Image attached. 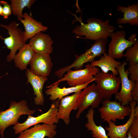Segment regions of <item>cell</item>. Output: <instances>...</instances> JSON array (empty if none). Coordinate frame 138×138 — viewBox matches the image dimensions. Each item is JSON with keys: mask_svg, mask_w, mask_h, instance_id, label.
<instances>
[{"mask_svg": "<svg viewBox=\"0 0 138 138\" xmlns=\"http://www.w3.org/2000/svg\"><path fill=\"white\" fill-rule=\"evenodd\" d=\"M19 25V23L15 21L12 22L8 25L0 24V26L8 31L9 35L4 38L0 36V38L4 40L7 48L10 50L9 54L6 56L7 61L8 62L13 60L17 51L26 44L24 40L23 31L18 27Z\"/></svg>", "mask_w": 138, "mask_h": 138, "instance_id": "obj_6", "label": "cell"}, {"mask_svg": "<svg viewBox=\"0 0 138 138\" xmlns=\"http://www.w3.org/2000/svg\"><path fill=\"white\" fill-rule=\"evenodd\" d=\"M131 95L134 101L138 104V82H135L134 87L132 91Z\"/></svg>", "mask_w": 138, "mask_h": 138, "instance_id": "obj_29", "label": "cell"}, {"mask_svg": "<svg viewBox=\"0 0 138 138\" xmlns=\"http://www.w3.org/2000/svg\"><path fill=\"white\" fill-rule=\"evenodd\" d=\"M29 64L33 73L46 77L49 76L53 65L50 55L35 53Z\"/></svg>", "mask_w": 138, "mask_h": 138, "instance_id": "obj_13", "label": "cell"}, {"mask_svg": "<svg viewBox=\"0 0 138 138\" xmlns=\"http://www.w3.org/2000/svg\"><path fill=\"white\" fill-rule=\"evenodd\" d=\"M35 111V110L29 109L25 100L19 102L11 101L8 109L0 111V134L2 138H4V132L6 129L10 126L16 124L21 116H31Z\"/></svg>", "mask_w": 138, "mask_h": 138, "instance_id": "obj_3", "label": "cell"}, {"mask_svg": "<svg viewBox=\"0 0 138 138\" xmlns=\"http://www.w3.org/2000/svg\"><path fill=\"white\" fill-rule=\"evenodd\" d=\"M53 42L49 34L40 32L30 39L29 44L35 53L50 55L53 51Z\"/></svg>", "mask_w": 138, "mask_h": 138, "instance_id": "obj_16", "label": "cell"}, {"mask_svg": "<svg viewBox=\"0 0 138 138\" xmlns=\"http://www.w3.org/2000/svg\"><path fill=\"white\" fill-rule=\"evenodd\" d=\"M102 105L98 109L101 120L108 123L122 120L125 117L130 116L131 110L130 106H123L116 101L109 99L103 100Z\"/></svg>", "mask_w": 138, "mask_h": 138, "instance_id": "obj_7", "label": "cell"}, {"mask_svg": "<svg viewBox=\"0 0 138 138\" xmlns=\"http://www.w3.org/2000/svg\"><path fill=\"white\" fill-rule=\"evenodd\" d=\"M126 33L123 30L111 33L110 36L111 40L108 45V55L114 59H119L124 56V51L135 42L126 40Z\"/></svg>", "mask_w": 138, "mask_h": 138, "instance_id": "obj_11", "label": "cell"}, {"mask_svg": "<svg viewBox=\"0 0 138 138\" xmlns=\"http://www.w3.org/2000/svg\"><path fill=\"white\" fill-rule=\"evenodd\" d=\"M0 15L3 16V6H2V5L0 3Z\"/></svg>", "mask_w": 138, "mask_h": 138, "instance_id": "obj_32", "label": "cell"}, {"mask_svg": "<svg viewBox=\"0 0 138 138\" xmlns=\"http://www.w3.org/2000/svg\"><path fill=\"white\" fill-rule=\"evenodd\" d=\"M128 6L124 7L120 5L117 6V12L119 13H123V18H118L116 23L121 25V24H130L134 26L138 25V3H134L131 5H128Z\"/></svg>", "mask_w": 138, "mask_h": 138, "instance_id": "obj_20", "label": "cell"}, {"mask_svg": "<svg viewBox=\"0 0 138 138\" xmlns=\"http://www.w3.org/2000/svg\"><path fill=\"white\" fill-rule=\"evenodd\" d=\"M75 19L73 22L78 21L80 23L73 29L72 32L77 36V37L93 40L103 39L107 41V38L116 29L113 25L109 24L110 19L105 21L102 19L93 17L87 20V23H84L82 15L79 17L72 14Z\"/></svg>", "mask_w": 138, "mask_h": 138, "instance_id": "obj_1", "label": "cell"}, {"mask_svg": "<svg viewBox=\"0 0 138 138\" xmlns=\"http://www.w3.org/2000/svg\"><path fill=\"white\" fill-rule=\"evenodd\" d=\"M99 72L98 67L92 66L88 63L85 65V68L83 69L68 70L66 74L53 84L66 81L71 87L83 85L95 81V79L94 76Z\"/></svg>", "mask_w": 138, "mask_h": 138, "instance_id": "obj_4", "label": "cell"}, {"mask_svg": "<svg viewBox=\"0 0 138 138\" xmlns=\"http://www.w3.org/2000/svg\"><path fill=\"white\" fill-rule=\"evenodd\" d=\"M82 90L64 97L60 100L57 117L59 120H62L66 125L70 124L71 111L78 110L79 97Z\"/></svg>", "mask_w": 138, "mask_h": 138, "instance_id": "obj_12", "label": "cell"}, {"mask_svg": "<svg viewBox=\"0 0 138 138\" xmlns=\"http://www.w3.org/2000/svg\"><path fill=\"white\" fill-rule=\"evenodd\" d=\"M128 70L130 74L129 79L135 82H138V64L129 66Z\"/></svg>", "mask_w": 138, "mask_h": 138, "instance_id": "obj_26", "label": "cell"}, {"mask_svg": "<svg viewBox=\"0 0 138 138\" xmlns=\"http://www.w3.org/2000/svg\"><path fill=\"white\" fill-rule=\"evenodd\" d=\"M18 50L13 59L15 66L21 70H26L35 52L29 44H26Z\"/></svg>", "mask_w": 138, "mask_h": 138, "instance_id": "obj_21", "label": "cell"}, {"mask_svg": "<svg viewBox=\"0 0 138 138\" xmlns=\"http://www.w3.org/2000/svg\"><path fill=\"white\" fill-rule=\"evenodd\" d=\"M26 75L27 84L29 83L32 86L33 94L36 96L34 98L35 104L36 105H42L44 102L43 88L45 82L48 80L47 77L38 76L33 73L30 69H27Z\"/></svg>", "mask_w": 138, "mask_h": 138, "instance_id": "obj_17", "label": "cell"}, {"mask_svg": "<svg viewBox=\"0 0 138 138\" xmlns=\"http://www.w3.org/2000/svg\"><path fill=\"white\" fill-rule=\"evenodd\" d=\"M24 19H18L22 23L24 27L23 31L25 41L31 39L36 34L40 32L46 31L48 28L43 25L40 21L34 19L31 14L29 15L27 12L23 14Z\"/></svg>", "mask_w": 138, "mask_h": 138, "instance_id": "obj_18", "label": "cell"}, {"mask_svg": "<svg viewBox=\"0 0 138 138\" xmlns=\"http://www.w3.org/2000/svg\"><path fill=\"white\" fill-rule=\"evenodd\" d=\"M103 100L96 84L88 86L80 94L76 118H79L83 112L89 106L94 109L98 108Z\"/></svg>", "mask_w": 138, "mask_h": 138, "instance_id": "obj_9", "label": "cell"}, {"mask_svg": "<svg viewBox=\"0 0 138 138\" xmlns=\"http://www.w3.org/2000/svg\"><path fill=\"white\" fill-rule=\"evenodd\" d=\"M0 3L3 5V16L4 18L7 19L12 13L11 5L9 4L7 2L3 1H0Z\"/></svg>", "mask_w": 138, "mask_h": 138, "instance_id": "obj_28", "label": "cell"}, {"mask_svg": "<svg viewBox=\"0 0 138 138\" xmlns=\"http://www.w3.org/2000/svg\"><path fill=\"white\" fill-rule=\"evenodd\" d=\"M121 63L106 53L101 56L99 60H94L90 65L92 66L100 67L101 71L105 73L111 71L113 75L116 76L118 75V73L116 68Z\"/></svg>", "mask_w": 138, "mask_h": 138, "instance_id": "obj_22", "label": "cell"}, {"mask_svg": "<svg viewBox=\"0 0 138 138\" xmlns=\"http://www.w3.org/2000/svg\"><path fill=\"white\" fill-rule=\"evenodd\" d=\"M95 81L104 99H110L119 92L121 83L120 76L101 71L95 75Z\"/></svg>", "mask_w": 138, "mask_h": 138, "instance_id": "obj_8", "label": "cell"}, {"mask_svg": "<svg viewBox=\"0 0 138 138\" xmlns=\"http://www.w3.org/2000/svg\"><path fill=\"white\" fill-rule=\"evenodd\" d=\"M90 83L89 82L83 85L68 88L64 87L62 88L59 87L60 83L52 84L46 87L48 89L45 91V92L47 95L50 96L49 99L51 101H53L57 99L60 101L62 98L70 94L78 92L86 88Z\"/></svg>", "mask_w": 138, "mask_h": 138, "instance_id": "obj_19", "label": "cell"}, {"mask_svg": "<svg viewBox=\"0 0 138 138\" xmlns=\"http://www.w3.org/2000/svg\"><path fill=\"white\" fill-rule=\"evenodd\" d=\"M126 138H132L131 135V133L129 130L127 133V136Z\"/></svg>", "mask_w": 138, "mask_h": 138, "instance_id": "obj_33", "label": "cell"}, {"mask_svg": "<svg viewBox=\"0 0 138 138\" xmlns=\"http://www.w3.org/2000/svg\"><path fill=\"white\" fill-rule=\"evenodd\" d=\"M126 62H124L116 68L120 78L121 88L120 91L115 95L116 101L120 103L123 106L128 105L133 100L131 92L135 85V82L128 78L129 73L128 69L125 70Z\"/></svg>", "mask_w": 138, "mask_h": 138, "instance_id": "obj_10", "label": "cell"}, {"mask_svg": "<svg viewBox=\"0 0 138 138\" xmlns=\"http://www.w3.org/2000/svg\"><path fill=\"white\" fill-rule=\"evenodd\" d=\"M94 109L90 108L86 115L87 122L85 125V127L91 132L93 138H109L103 128L95 123L94 119Z\"/></svg>", "mask_w": 138, "mask_h": 138, "instance_id": "obj_23", "label": "cell"}, {"mask_svg": "<svg viewBox=\"0 0 138 138\" xmlns=\"http://www.w3.org/2000/svg\"><path fill=\"white\" fill-rule=\"evenodd\" d=\"M131 111L130 117L125 123L123 125H117L114 122L110 121L105 127L108 131L107 135L109 138H126L127 133L134 118V108L137 104L133 101L129 103Z\"/></svg>", "mask_w": 138, "mask_h": 138, "instance_id": "obj_15", "label": "cell"}, {"mask_svg": "<svg viewBox=\"0 0 138 138\" xmlns=\"http://www.w3.org/2000/svg\"><path fill=\"white\" fill-rule=\"evenodd\" d=\"M134 117H138V106H135L134 108Z\"/></svg>", "mask_w": 138, "mask_h": 138, "instance_id": "obj_31", "label": "cell"}, {"mask_svg": "<svg viewBox=\"0 0 138 138\" xmlns=\"http://www.w3.org/2000/svg\"><path fill=\"white\" fill-rule=\"evenodd\" d=\"M136 34L134 33L128 39V40L132 41L135 42L137 40L136 39Z\"/></svg>", "mask_w": 138, "mask_h": 138, "instance_id": "obj_30", "label": "cell"}, {"mask_svg": "<svg viewBox=\"0 0 138 138\" xmlns=\"http://www.w3.org/2000/svg\"><path fill=\"white\" fill-rule=\"evenodd\" d=\"M129 130L132 138H138V117H134Z\"/></svg>", "mask_w": 138, "mask_h": 138, "instance_id": "obj_27", "label": "cell"}, {"mask_svg": "<svg viewBox=\"0 0 138 138\" xmlns=\"http://www.w3.org/2000/svg\"><path fill=\"white\" fill-rule=\"evenodd\" d=\"M60 101L52 103L47 111L36 117L28 116L27 120L22 123L18 122L14 125L13 129L15 134H20L30 127L42 123L48 125H52L59 123V120L57 117Z\"/></svg>", "mask_w": 138, "mask_h": 138, "instance_id": "obj_5", "label": "cell"}, {"mask_svg": "<svg viewBox=\"0 0 138 138\" xmlns=\"http://www.w3.org/2000/svg\"><path fill=\"white\" fill-rule=\"evenodd\" d=\"M124 56L126 58L129 66L138 64V41L136 40L131 47L128 48Z\"/></svg>", "mask_w": 138, "mask_h": 138, "instance_id": "obj_25", "label": "cell"}, {"mask_svg": "<svg viewBox=\"0 0 138 138\" xmlns=\"http://www.w3.org/2000/svg\"><path fill=\"white\" fill-rule=\"evenodd\" d=\"M36 1L34 0H11L12 13L18 19H23L22 10L25 7L30 9Z\"/></svg>", "mask_w": 138, "mask_h": 138, "instance_id": "obj_24", "label": "cell"}, {"mask_svg": "<svg viewBox=\"0 0 138 138\" xmlns=\"http://www.w3.org/2000/svg\"><path fill=\"white\" fill-rule=\"evenodd\" d=\"M107 41L103 39L95 40V43L84 53L76 56V59L72 64L55 71L54 75L59 79L61 78L68 70L72 68H74L75 70L80 69L85 63L93 62L96 57L101 56L106 53Z\"/></svg>", "mask_w": 138, "mask_h": 138, "instance_id": "obj_2", "label": "cell"}, {"mask_svg": "<svg viewBox=\"0 0 138 138\" xmlns=\"http://www.w3.org/2000/svg\"><path fill=\"white\" fill-rule=\"evenodd\" d=\"M56 124H37L21 133L17 138H54L57 134Z\"/></svg>", "mask_w": 138, "mask_h": 138, "instance_id": "obj_14", "label": "cell"}]
</instances>
